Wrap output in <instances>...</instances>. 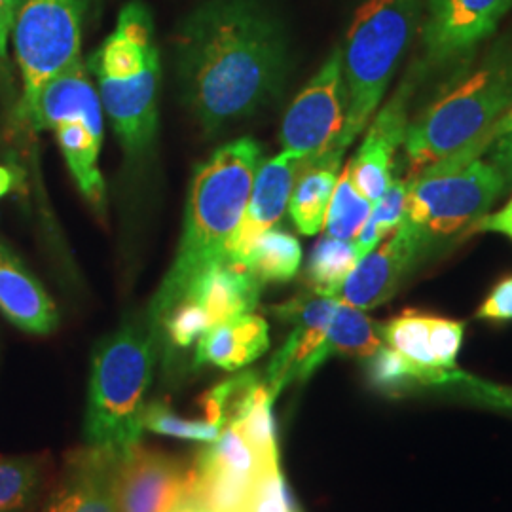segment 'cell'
I'll return each instance as SVG.
<instances>
[{
	"mask_svg": "<svg viewBox=\"0 0 512 512\" xmlns=\"http://www.w3.org/2000/svg\"><path fill=\"white\" fill-rule=\"evenodd\" d=\"M46 473V456H0V512L33 511Z\"/></svg>",
	"mask_w": 512,
	"mask_h": 512,
	"instance_id": "27",
	"label": "cell"
},
{
	"mask_svg": "<svg viewBox=\"0 0 512 512\" xmlns=\"http://www.w3.org/2000/svg\"><path fill=\"white\" fill-rule=\"evenodd\" d=\"M486 160L494 165L505 181V190L512 188V135H505L494 141L484 152Z\"/></svg>",
	"mask_w": 512,
	"mask_h": 512,
	"instance_id": "39",
	"label": "cell"
},
{
	"mask_svg": "<svg viewBox=\"0 0 512 512\" xmlns=\"http://www.w3.org/2000/svg\"><path fill=\"white\" fill-rule=\"evenodd\" d=\"M23 122H29L37 131L54 129L63 122H82L103 139V105L84 63L78 61L48 80Z\"/></svg>",
	"mask_w": 512,
	"mask_h": 512,
	"instance_id": "19",
	"label": "cell"
},
{
	"mask_svg": "<svg viewBox=\"0 0 512 512\" xmlns=\"http://www.w3.org/2000/svg\"><path fill=\"white\" fill-rule=\"evenodd\" d=\"M90 69L122 147L129 156H141L156 137L162 76L147 4L133 0L122 8L116 31L92 55Z\"/></svg>",
	"mask_w": 512,
	"mask_h": 512,
	"instance_id": "4",
	"label": "cell"
},
{
	"mask_svg": "<svg viewBox=\"0 0 512 512\" xmlns=\"http://www.w3.org/2000/svg\"><path fill=\"white\" fill-rule=\"evenodd\" d=\"M431 249L420 230L403 219L391 238L357 262L334 298L363 311L384 306L403 289Z\"/></svg>",
	"mask_w": 512,
	"mask_h": 512,
	"instance_id": "11",
	"label": "cell"
},
{
	"mask_svg": "<svg viewBox=\"0 0 512 512\" xmlns=\"http://www.w3.org/2000/svg\"><path fill=\"white\" fill-rule=\"evenodd\" d=\"M54 129L59 147L63 150V156L78 188L88 202L103 211L107 190L101 169L97 165L103 139H99L82 122H63Z\"/></svg>",
	"mask_w": 512,
	"mask_h": 512,
	"instance_id": "25",
	"label": "cell"
},
{
	"mask_svg": "<svg viewBox=\"0 0 512 512\" xmlns=\"http://www.w3.org/2000/svg\"><path fill=\"white\" fill-rule=\"evenodd\" d=\"M444 389H452L456 393H463L465 397L473 399L476 403L490 404L495 408H509L512 410V387L507 385L494 384L480 380L473 374L456 370L452 382Z\"/></svg>",
	"mask_w": 512,
	"mask_h": 512,
	"instance_id": "36",
	"label": "cell"
},
{
	"mask_svg": "<svg viewBox=\"0 0 512 512\" xmlns=\"http://www.w3.org/2000/svg\"><path fill=\"white\" fill-rule=\"evenodd\" d=\"M365 361L366 380L370 387L387 397H401L414 389H425L420 372L410 365L395 349L382 348L374 351Z\"/></svg>",
	"mask_w": 512,
	"mask_h": 512,
	"instance_id": "32",
	"label": "cell"
},
{
	"mask_svg": "<svg viewBox=\"0 0 512 512\" xmlns=\"http://www.w3.org/2000/svg\"><path fill=\"white\" fill-rule=\"evenodd\" d=\"M410 192V177L393 179L391 186L385 190L384 196L372 205L370 217L353 239L357 256L363 258L374 251L387 236H391L406 215V202Z\"/></svg>",
	"mask_w": 512,
	"mask_h": 512,
	"instance_id": "30",
	"label": "cell"
},
{
	"mask_svg": "<svg viewBox=\"0 0 512 512\" xmlns=\"http://www.w3.org/2000/svg\"><path fill=\"white\" fill-rule=\"evenodd\" d=\"M12 184H14V175H12V171H10V169H6V167H0V198H2L4 194H8V192H10Z\"/></svg>",
	"mask_w": 512,
	"mask_h": 512,
	"instance_id": "42",
	"label": "cell"
},
{
	"mask_svg": "<svg viewBox=\"0 0 512 512\" xmlns=\"http://www.w3.org/2000/svg\"><path fill=\"white\" fill-rule=\"evenodd\" d=\"M382 344L380 323L372 321L365 311L338 300L329 332L313 357V368L317 370L330 357L366 359L382 348Z\"/></svg>",
	"mask_w": 512,
	"mask_h": 512,
	"instance_id": "24",
	"label": "cell"
},
{
	"mask_svg": "<svg viewBox=\"0 0 512 512\" xmlns=\"http://www.w3.org/2000/svg\"><path fill=\"white\" fill-rule=\"evenodd\" d=\"M511 10L512 0H429L421 69H442L473 54Z\"/></svg>",
	"mask_w": 512,
	"mask_h": 512,
	"instance_id": "12",
	"label": "cell"
},
{
	"mask_svg": "<svg viewBox=\"0 0 512 512\" xmlns=\"http://www.w3.org/2000/svg\"><path fill=\"white\" fill-rule=\"evenodd\" d=\"M476 319L505 323L512 321V275L501 279L476 310Z\"/></svg>",
	"mask_w": 512,
	"mask_h": 512,
	"instance_id": "38",
	"label": "cell"
},
{
	"mask_svg": "<svg viewBox=\"0 0 512 512\" xmlns=\"http://www.w3.org/2000/svg\"><path fill=\"white\" fill-rule=\"evenodd\" d=\"M372 205L374 203L368 202L357 190L349 173V165H346L344 171L338 175V181L332 192V200H330L327 219H325L327 236L353 241L370 217Z\"/></svg>",
	"mask_w": 512,
	"mask_h": 512,
	"instance_id": "31",
	"label": "cell"
},
{
	"mask_svg": "<svg viewBox=\"0 0 512 512\" xmlns=\"http://www.w3.org/2000/svg\"><path fill=\"white\" fill-rule=\"evenodd\" d=\"M0 311L18 329L50 334L59 325L54 300L18 256L0 245Z\"/></svg>",
	"mask_w": 512,
	"mask_h": 512,
	"instance_id": "21",
	"label": "cell"
},
{
	"mask_svg": "<svg viewBox=\"0 0 512 512\" xmlns=\"http://www.w3.org/2000/svg\"><path fill=\"white\" fill-rule=\"evenodd\" d=\"M340 167L342 160L330 156L302 165L289 202L291 219L302 236H317L323 230Z\"/></svg>",
	"mask_w": 512,
	"mask_h": 512,
	"instance_id": "23",
	"label": "cell"
},
{
	"mask_svg": "<svg viewBox=\"0 0 512 512\" xmlns=\"http://www.w3.org/2000/svg\"><path fill=\"white\" fill-rule=\"evenodd\" d=\"M171 44L184 105L207 131L255 114L287 73L283 27L258 0H205Z\"/></svg>",
	"mask_w": 512,
	"mask_h": 512,
	"instance_id": "1",
	"label": "cell"
},
{
	"mask_svg": "<svg viewBox=\"0 0 512 512\" xmlns=\"http://www.w3.org/2000/svg\"><path fill=\"white\" fill-rule=\"evenodd\" d=\"M88 0H16L12 40L23 76L21 120L42 86L80 59Z\"/></svg>",
	"mask_w": 512,
	"mask_h": 512,
	"instance_id": "8",
	"label": "cell"
},
{
	"mask_svg": "<svg viewBox=\"0 0 512 512\" xmlns=\"http://www.w3.org/2000/svg\"><path fill=\"white\" fill-rule=\"evenodd\" d=\"M421 0H366L355 12L342 50L348 110L329 156L342 160L384 99L420 21Z\"/></svg>",
	"mask_w": 512,
	"mask_h": 512,
	"instance_id": "6",
	"label": "cell"
},
{
	"mask_svg": "<svg viewBox=\"0 0 512 512\" xmlns=\"http://www.w3.org/2000/svg\"><path fill=\"white\" fill-rule=\"evenodd\" d=\"M14 10H16V0H0V69L6 65V48H8V38L12 33V23H14Z\"/></svg>",
	"mask_w": 512,
	"mask_h": 512,
	"instance_id": "41",
	"label": "cell"
},
{
	"mask_svg": "<svg viewBox=\"0 0 512 512\" xmlns=\"http://www.w3.org/2000/svg\"><path fill=\"white\" fill-rule=\"evenodd\" d=\"M274 393L268 389L266 382L256 393L255 403L251 404L249 412L241 420L232 425L236 427L241 437L249 442V446L262 459L264 467L279 465V446L275 435Z\"/></svg>",
	"mask_w": 512,
	"mask_h": 512,
	"instance_id": "33",
	"label": "cell"
},
{
	"mask_svg": "<svg viewBox=\"0 0 512 512\" xmlns=\"http://www.w3.org/2000/svg\"><path fill=\"white\" fill-rule=\"evenodd\" d=\"M512 107V40L461 73L408 124L410 177L467 147Z\"/></svg>",
	"mask_w": 512,
	"mask_h": 512,
	"instance_id": "3",
	"label": "cell"
},
{
	"mask_svg": "<svg viewBox=\"0 0 512 512\" xmlns=\"http://www.w3.org/2000/svg\"><path fill=\"white\" fill-rule=\"evenodd\" d=\"M260 291V281L247 268L222 260L198 275L181 300L196 302L205 311L211 327H215L239 315L253 313Z\"/></svg>",
	"mask_w": 512,
	"mask_h": 512,
	"instance_id": "20",
	"label": "cell"
},
{
	"mask_svg": "<svg viewBox=\"0 0 512 512\" xmlns=\"http://www.w3.org/2000/svg\"><path fill=\"white\" fill-rule=\"evenodd\" d=\"M251 512H298L281 465L268 467L258 478Z\"/></svg>",
	"mask_w": 512,
	"mask_h": 512,
	"instance_id": "35",
	"label": "cell"
},
{
	"mask_svg": "<svg viewBox=\"0 0 512 512\" xmlns=\"http://www.w3.org/2000/svg\"><path fill=\"white\" fill-rule=\"evenodd\" d=\"M357 262L359 256L353 241L325 236L317 241L308 258L306 285L311 293L336 296Z\"/></svg>",
	"mask_w": 512,
	"mask_h": 512,
	"instance_id": "28",
	"label": "cell"
},
{
	"mask_svg": "<svg viewBox=\"0 0 512 512\" xmlns=\"http://www.w3.org/2000/svg\"><path fill=\"white\" fill-rule=\"evenodd\" d=\"M238 264L255 275L260 285L287 283L300 270L302 245L291 234L272 228L249 245Z\"/></svg>",
	"mask_w": 512,
	"mask_h": 512,
	"instance_id": "26",
	"label": "cell"
},
{
	"mask_svg": "<svg viewBox=\"0 0 512 512\" xmlns=\"http://www.w3.org/2000/svg\"><path fill=\"white\" fill-rule=\"evenodd\" d=\"M270 348V327L264 317L245 313L207 330L196 344L194 366L213 365L236 372L255 363Z\"/></svg>",
	"mask_w": 512,
	"mask_h": 512,
	"instance_id": "22",
	"label": "cell"
},
{
	"mask_svg": "<svg viewBox=\"0 0 512 512\" xmlns=\"http://www.w3.org/2000/svg\"><path fill=\"white\" fill-rule=\"evenodd\" d=\"M348 110V93L342 71V50L334 48L323 67L298 93L281 124L285 150L313 164L329 156L336 147Z\"/></svg>",
	"mask_w": 512,
	"mask_h": 512,
	"instance_id": "9",
	"label": "cell"
},
{
	"mask_svg": "<svg viewBox=\"0 0 512 512\" xmlns=\"http://www.w3.org/2000/svg\"><path fill=\"white\" fill-rule=\"evenodd\" d=\"M158 353L145 317L124 323L95 346L84 416L88 446L128 454L139 444Z\"/></svg>",
	"mask_w": 512,
	"mask_h": 512,
	"instance_id": "5",
	"label": "cell"
},
{
	"mask_svg": "<svg viewBox=\"0 0 512 512\" xmlns=\"http://www.w3.org/2000/svg\"><path fill=\"white\" fill-rule=\"evenodd\" d=\"M302 165L304 158L289 150H283L272 160L260 164L243 219L228 245L226 260L238 264L239 258L258 236L275 228L289 209L294 183Z\"/></svg>",
	"mask_w": 512,
	"mask_h": 512,
	"instance_id": "18",
	"label": "cell"
},
{
	"mask_svg": "<svg viewBox=\"0 0 512 512\" xmlns=\"http://www.w3.org/2000/svg\"><path fill=\"white\" fill-rule=\"evenodd\" d=\"M266 469L238 429L224 427L190 467V501L207 512H251Z\"/></svg>",
	"mask_w": 512,
	"mask_h": 512,
	"instance_id": "10",
	"label": "cell"
},
{
	"mask_svg": "<svg viewBox=\"0 0 512 512\" xmlns=\"http://www.w3.org/2000/svg\"><path fill=\"white\" fill-rule=\"evenodd\" d=\"M175 512H207L200 505H196V503H192V501H188V503H184L183 507H179Z\"/></svg>",
	"mask_w": 512,
	"mask_h": 512,
	"instance_id": "43",
	"label": "cell"
},
{
	"mask_svg": "<svg viewBox=\"0 0 512 512\" xmlns=\"http://www.w3.org/2000/svg\"><path fill=\"white\" fill-rule=\"evenodd\" d=\"M264 380L256 372H239L211 387L202 399L203 418L219 429L236 425L255 403Z\"/></svg>",
	"mask_w": 512,
	"mask_h": 512,
	"instance_id": "29",
	"label": "cell"
},
{
	"mask_svg": "<svg viewBox=\"0 0 512 512\" xmlns=\"http://www.w3.org/2000/svg\"><path fill=\"white\" fill-rule=\"evenodd\" d=\"M465 323L416 310H404L380 323V336L387 348L414 366L427 387L444 389L458 370V355Z\"/></svg>",
	"mask_w": 512,
	"mask_h": 512,
	"instance_id": "13",
	"label": "cell"
},
{
	"mask_svg": "<svg viewBox=\"0 0 512 512\" xmlns=\"http://www.w3.org/2000/svg\"><path fill=\"white\" fill-rule=\"evenodd\" d=\"M503 192L505 181L488 160L476 158L452 167L433 165L410 177L404 219L435 245L439 238L465 236L476 220L490 213Z\"/></svg>",
	"mask_w": 512,
	"mask_h": 512,
	"instance_id": "7",
	"label": "cell"
},
{
	"mask_svg": "<svg viewBox=\"0 0 512 512\" xmlns=\"http://www.w3.org/2000/svg\"><path fill=\"white\" fill-rule=\"evenodd\" d=\"M118 494L122 512H175L190 501V465L137 444L122 459Z\"/></svg>",
	"mask_w": 512,
	"mask_h": 512,
	"instance_id": "16",
	"label": "cell"
},
{
	"mask_svg": "<svg viewBox=\"0 0 512 512\" xmlns=\"http://www.w3.org/2000/svg\"><path fill=\"white\" fill-rule=\"evenodd\" d=\"M260 164L262 148L255 139L243 137L219 148L198 167L190 186L177 256L145 315L150 327L183 298L198 275L226 260Z\"/></svg>",
	"mask_w": 512,
	"mask_h": 512,
	"instance_id": "2",
	"label": "cell"
},
{
	"mask_svg": "<svg viewBox=\"0 0 512 512\" xmlns=\"http://www.w3.org/2000/svg\"><path fill=\"white\" fill-rule=\"evenodd\" d=\"M143 427L152 433L165 435V437L196 440V442H213V440H217L222 431L205 418L190 420V418L179 416L177 412L171 410V406L165 401L147 403L145 414H143Z\"/></svg>",
	"mask_w": 512,
	"mask_h": 512,
	"instance_id": "34",
	"label": "cell"
},
{
	"mask_svg": "<svg viewBox=\"0 0 512 512\" xmlns=\"http://www.w3.org/2000/svg\"><path fill=\"white\" fill-rule=\"evenodd\" d=\"M505 135H512V107L507 110L497 122H495L492 128L488 129L484 135H480L478 139H475L473 143H469L467 147L459 148L458 152L450 154L448 158L440 160L439 164L444 167H452V165L467 164V162H473L476 158H482V154L490 148V145L505 137Z\"/></svg>",
	"mask_w": 512,
	"mask_h": 512,
	"instance_id": "37",
	"label": "cell"
},
{
	"mask_svg": "<svg viewBox=\"0 0 512 512\" xmlns=\"http://www.w3.org/2000/svg\"><path fill=\"white\" fill-rule=\"evenodd\" d=\"M124 456L88 444L73 450L44 512H122L118 480Z\"/></svg>",
	"mask_w": 512,
	"mask_h": 512,
	"instance_id": "17",
	"label": "cell"
},
{
	"mask_svg": "<svg viewBox=\"0 0 512 512\" xmlns=\"http://www.w3.org/2000/svg\"><path fill=\"white\" fill-rule=\"evenodd\" d=\"M512 224V198L507 202V205L503 209H499L497 213H488L486 217H482L480 220H476L475 224L467 230L465 236H473V234H486V232H492V234H501L507 226Z\"/></svg>",
	"mask_w": 512,
	"mask_h": 512,
	"instance_id": "40",
	"label": "cell"
},
{
	"mask_svg": "<svg viewBox=\"0 0 512 512\" xmlns=\"http://www.w3.org/2000/svg\"><path fill=\"white\" fill-rule=\"evenodd\" d=\"M416 86V76L408 74L393 97L376 112L370 126H366L365 139L348 164L353 183L368 202H378L393 183V162L406 141L408 110Z\"/></svg>",
	"mask_w": 512,
	"mask_h": 512,
	"instance_id": "15",
	"label": "cell"
},
{
	"mask_svg": "<svg viewBox=\"0 0 512 512\" xmlns=\"http://www.w3.org/2000/svg\"><path fill=\"white\" fill-rule=\"evenodd\" d=\"M501 236H505V238H509L512 241V224L511 226H507V228L501 232Z\"/></svg>",
	"mask_w": 512,
	"mask_h": 512,
	"instance_id": "44",
	"label": "cell"
},
{
	"mask_svg": "<svg viewBox=\"0 0 512 512\" xmlns=\"http://www.w3.org/2000/svg\"><path fill=\"white\" fill-rule=\"evenodd\" d=\"M336 306L334 296L308 293L272 308L277 319L293 327L266 368L264 382L275 397L294 382H306L315 372L313 357L329 332Z\"/></svg>",
	"mask_w": 512,
	"mask_h": 512,
	"instance_id": "14",
	"label": "cell"
}]
</instances>
